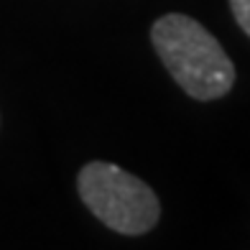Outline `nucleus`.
<instances>
[{"label":"nucleus","mask_w":250,"mask_h":250,"mask_svg":"<svg viewBox=\"0 0 250 250\" xmlns=\"http://www.w3.org/2000/svg\"><path fill=\"white\" fill-rule=\"evenodd\" d=\"M151 43L189 97L217 100L232 89V59L199 21L184 13H166L153 23Z\"/></svg>","instance_id":"1"},{"label":"nucleus","mask_w":250,"mask_h":250,"mask_svg":"<svg viewBox=\"0 0 250 250\" xmlns=\"http://www.w3.org/2000/svg\"><path fill=\"white\" fill-rule=\"evenodd\" d=\"M77 189L87 209L115 232L143 235L153 230L161 217V204L153 189L115 164H87L79 171Z\"/></svg>","instance_id":"2"},{"label":"nucleus","mask_w":250,"mask_h":250,"mask_svg":"<svg viewBox=\"0 0 250 250\" xmlns=\"http://www.w3.org/2000/svg\"><path fill=\"white\" fill-rule=\"evenodd\" d=\"M230 8H232L237 26L250 36V0H230Z\"/></svg>","instance_id":"3"}]
</instances>
